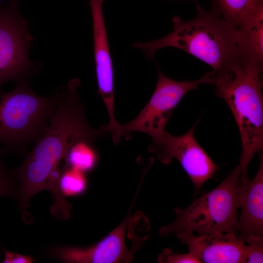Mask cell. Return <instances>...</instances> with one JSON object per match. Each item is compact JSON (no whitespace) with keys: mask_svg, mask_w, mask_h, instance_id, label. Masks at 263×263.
<instances>
[{"mask_svg":"<svg viewBox=\"0 0 263 263\" xmlns=\"http://www.w3.org/2000/svg\"><path fill=\"white\" fill-rule=\"evenodd\" d=\"M80 81L70 80L52 113L46 132L38 140L24 161L11 170L17 181L20 197L24 203L39 191L49 190L54 175L61 170L70 148L76 142H95L109 132L107 125L98 129L88 123L78 89Z\"/></svg>","mask_w":263,"mask_h":263,"instance_id":"obj_1","label":"cell"},{"mask_svg":"<svg viewBox=\"0 0 263 263\" xmlns=\"http://www.w3.org/2000/svg\"><path fill=\"white\" fill-rule=\"evenodd\" d=\"M196 4L197 14L194 18L184 20L174 16L173 30L169 35L133 45L150 59L165 47L181 49L211 66L215 74L229 72L244 62L238 27L223 18L213 5L206 11L196 1Z\"/></svg>","mask_w":263,"mask_h":263,"instance_id":"obj_2","label":"cell"},{"mask_svg":"<svg viewBox=\"0 0 263 263\" xmlns=\"http://www.w3.org/2000/svg\"><path fill=\"white\" fill-rule=\"evenodd\" d=\"M263 66L244 62L227 73L215 74L216 95L228 105L237 124L242 142L238 165L241 179L248 177L247 168L263 149Z\"/></svg>","mask_w":263,"mask_h":263,"instance_id":"obj_3","label":"cell"},{"mask_svg":"<svg viewBox=\"0 0 263 263\" xmlns=\"http://www.w3.org/2000/svg\"><path fill=\"white\" fill-rule=\"evenodd\" d=\"M64 87L52 95L35 93L26 82L17 83L11 91L0 94V144L9 151L24 152L26 146L47 130Z\"/></svg>","mask_w":263,"mask_h":263,"instance_id":"obj_4","label":"cell"},{"mask_svg":"<svg viewBox=\"0 0 263 263\" xmlns=\"http://www.w3.org/2000/svg\"><path fill=\"white\" fill-rule=\"evenodd\" d=\"M240 174L238 165L220 184L201 194L187 207L174 208L175 220L162 226L159 234L163 237L187 232L199 235L215 232L236 234Z\"/></svg>","mask_w":263,"mask_h":263,"instance_id":"obj_5","label":"cell"},{"mask_svg":"<svg viewBox=\"0 0 263 263\" xmlns=\"http://www.w3.org/2000/svg\"><path fill=\"white\" fill-rule=\"evenodd\" d=\"M19 1L0 2V94L6 82H26L37 71L29 56L33 38Z\"/></svg>","mask_w":263,"mask_h":263,"instance_id":"obj_6","label":"cell"},{"mask_svg":"<svg viewBox=\"0 0 263 263\" xmlns=\"http://www.w3.org/2000/svg\"><path fill=\"white\" fill-rule=\"evenodd\" d=\"M158 78L153 94L137 116L130 121L120 124L118 129L120 139L131 138L132 132H138L150 135L152 139L162 136L173 111L188 92L199 85L213 84L214 72H207L199 79L192 81H178L163 74L158 69Z\"/></svg>","mask_w":263,"mask_h":263,"instance_id":"obj_7","label":"cell"},{"mask_svg":"<svg viewBox=\"0 0 263 263\" xmlns=\"http://www.w3.org/2000/svg\"><path fill=\"white\" fill-rule=\"evenodd\" d=\"M197 122L186 133L174 136L167 132L152 139L149 146L159 161L169 164L177 159L191 180L196 195L218 169V166L197 141L194 131Z\"/></svg>","mask_w":263,"mask_h":263,"instance_id":"obj_8","label":"cell"},{"mask_svg":"<svg viewBox=\"0 0 263 263\" xmlns=\"http://www.w3.org/2000/svg\"><path fill=\"white\" fill-rule=\"evenodd\" d=\"M104 0H89L91 8L94 51L98 93L105 105L109 117L110 132L115 133L119 123L115 118L114 72L103 14Z\"/></svg>","mask_w":263,"mask_h":263,"instance_id":"obj_9","label":"cell"},{"mask_svg":"<svg viewBox=\"0 0 263 263\" xmlns=\"http://www.w3.org/2000/svg\"><path fill=\"white\" fill-rule=\"evenodd\" d=\"M128 219L96 244L85 247L56 246L48 249L56 259L70 263H131L135 250H129L126 244Z\"/></svg>","mask_w":263,"mask_h":263,"instance_id":"obj_10","label":"cell"},{"mask_svg":"<svg viewBox=\"0 0 263 263\" xmlns=\"http://www.w3.org/2000/svg\"><path fill=\"white\" fill-rule=\"evenodd\" d=\"M176 236L202 263H244L245 242L234 233L195 235L187 232Z\"/></svg>","mask_w":263,"mask_h":263,"instance_id":"obj_11","label":"cell"},{"mask_svg":"<svg viewBox=\"0 0 263 263\" xmlns=\"http://www.w3.org/2000/svg\"><path fill=\"white\" fill-rule=\"evenodd\" d=\"M259 154L260 166L254 177L244 182L239 180V207L241 212L236 233L244 242L249 235L263 236V156L262 153Z\"/></svg>","mask_w":263,"mask_h":263,"instance_id":"obj_12","label":"cell"},{"mask_svg":"<svg viewBox=\"0 0 263 263\" xmlns=\"http://www.w3.org/2000/svg\"><path fill=\"white\" fill-rule=\"evenodd\" d=\"M238 28L245 62L263 66V6L249 15Z\"/></svg>","mask_w":263,"mask_h":263,"instance_id":"obj_13","label":"cell"},{"mask_svg":"<svg viewBox=\"0 0 263 263\" xmlns=\"http://www.w3.org/2000/svg\"><path fill=\"white\" fill-rule=\"evenodd\" d=\"M95 142L82 140L75 143L69 149L65 158L66 167L84 173L95 166L98 155Z\"/></svg>","mask_w":263,"mask_h":263,"instance_id":"obj_14","label":"cell"},{"mask_svg":"<svg viewBox=\"0 0 263 263\" xmlns=\"http://www.w3.org/2000/svg\"><path fill=\"white\" fill-rule=\"evenodd\" d=\"M221 15L238 27L251 13L263 6V0H213Z\"/></svg>","mask_w":263,"mask_h":263,"instance_id":"obj_15","label":"cell"},{"mask_svg":"<svg viewBox=\"0 0 263 263\" xmlns=\"http://www.w3.org/2000/svg\"><path fill=\"white\" fill-rule=\"evenodd\" d=\"M61 191L64 196H72L82 193L87 186L85 173L75 169L65 167L59 181Z\"/></svg>","mask_w":263,"mask_h":263,"instance_id":"obj_16","label":"cell"},{"mask_svg":"<svg viewBox=\"0 0 263 263\" xmlns=\"http://www.w3.org/2000/svg\"><path fill=\"white\" fill-rule=\"evenodd\" d=\"M8 150L5 147L0 149V197L8 196L19 198V187L11 171L5 166L3 157Z\"/></svg>","mask_w":263,"mask_h":263,"instance_id":"obj_17","label":"cell"},{"mask_svg":"<svg viewBox=\"0 0 263 263\" xmlns=\"http://www.w3.org/2000/svg\"><path fill=\"white\" fill-rule=\"evenodd\" d=\"M244 263L263 262V237L256 234L249 235L245 238Z\"/></svg>","mask_w":263,"mask_h":263,"instance_id":"obj_18","label":"cell"},{"mask_svg":"<svg viewBox=\"0 0 263 263\" xmlns=\"http://www.w3.org/2000/svg\"><path fill=\"white\" fill-rule=\"evenodd\" d=\"M160 263H201L202 262L192 252L178 253L169 248L164 249L157 258Z\"/></svg>","mask_w":263,"mask_h":263,"instance_id":"obj_19","label":"cell"},{"mask_svg":"<svg viewBox=\"0 0 263 263\" xmlns=\"http://www.w3.org/2000/svg\"><path fill=\"white\" fill-rule=\"evenodd\" d=\"M0 246L4 256L1 262L3 263H31L34 261V258L31 256L24 255L6 249L0 243Z\"/></svg>","mask_w":263,"mask_h":263,"instance_id":"obj_20","label":"cell"},{"mask_svg":"<svg viewBox=\"0 0 263 263\" xmlns=\"http://www.w3.org/2000/svg\"><path fill=\"white\" fill-rule=\"evenodd\" d=\"M1 0H0V2H1Z\"/></svg>","mask_w":263,"mask_h":263,"instance_id":"obj_21","label":"cell"},{"mask_svg":"<svg viewBox=\"0 0 263 263\" xmlns=\"http://www.w3.org/2000/svg\"></svg>","mask_w":263,"mask_h":263,"instance_id":"obj_22","label":"cell"}]
</instances>
